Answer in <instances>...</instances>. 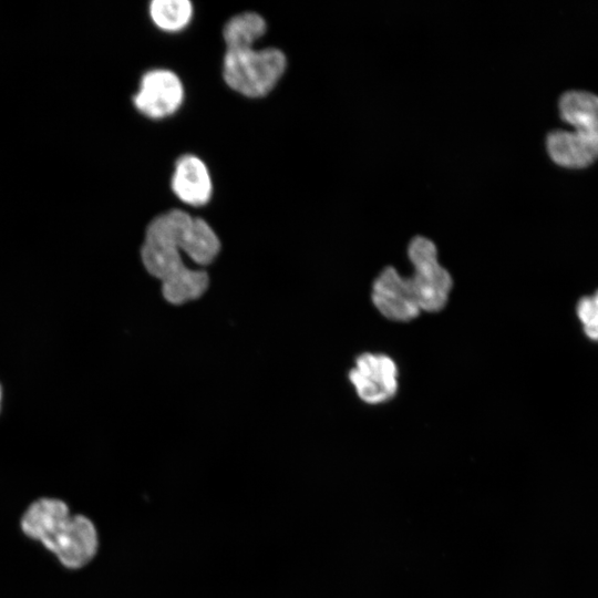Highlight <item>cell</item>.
I'll list each match as a JSON object with an SVG mask.
<instances>
[{"label":"cell","mask_w":598,"mask_h":598,"mask_svg":"<svg viewBox=\"0 0 598 598\" xmlns=\"http://www.w3.org/2000/svg\"><path fill=\"white\" fill-rule=\"evenodd\" d=\"M577 315L587 337L598 340V291L585 297L577 305Z\"/></svg>","instance_id":"11"},{"label":"cell","mask_w":598,"mask_h":598,"mask_svg":"<svg viewBox=\"0 0 598 598\" xmlns=\"http://www.w3.org/2000/svg\"><path fill=\"white\" fill-rule=\"evenodd\" d=\"M561 118L576 127L569 132L574 142L592 159L598 157V96L569 91L559 100Z\"/></svg>","instance_id":"7"},{"label":"cell","mask_w":598,"mask_h":598,"mask_svg":"<svg viewBox=\"0 0 598 598\" xmlns=\"http://www.w3.org/2000/svg\"><path fill=\"white\" fill-rule=\"evenodd\" d=\"M184 99V87L171 70L156 69L146 72L133 101L135 107L150 118H163L174 114Z\"/></svg>","instance_id":"6"},{"label":"cell","mask_w":598,"mask_h":598,"mask_svg":"<svg viewBox=\"0 0 598 598\" xmlns=\"http://www.w3.org/2000/svg\"><path fill=\"white\" fill-rule=\"evenodd\" d=\"M72 513L62 497L39 496L22 512L19 528L25 538L41 546Z\"/></svg>","instance_id":"8"},{"label":"cell","mask_w":598,"mask_h":598,"mask_svg":"<svg viewBox=\"0 0 598 598\" xmlns=\"http://www.w3.org/2000/svg\"><path fill=\"white\" fill-rule=\"evenodd\" d=\"M398 369L385 354L362 353L355 359V367L349 379L359 398L369 404L389 401L398 390Z\"/></svg>","instance_id":"5"},{"label":"cell","mask_w":598,"mask_h":598,"mask_svg":"<svg viewBox=\"0 0 598 598\" xmlns=\"http://www.w3.org/2000/svg\"><path fill=\"white\" fill-rule=\"evenodd\" d=\"M172 189L185 204L203 206L212 197L213 184L205 163L195 155L177 158L172 176Z\"/></svg>","instance_id":"9"},{"label":"cell","mask_w":598,"mask_h":598,"mask_svg":"<svg viewBox=\"0 0 598 598\" xmlns=\"http://www.w3.org/2000/svg\"><path fill=\"white\" fill-rule=\"evenodd\" d=\"M219 249L217 235L204 219L172 209L148 224L141 256L146 270L162 281L164 298L181 305L199 298L209 281L205 271L192 270L184 265L181 250L205 266L215 259Z\"/></svg>","instance_id":"1"},{"label":"cell","mask_w":598,"mask_h":598,"mask_svg":"<svg viewBox=\"0 0 598 598\" xmlns=\"http://www.w3.org/2000/svg\"><path fill=\"white\" fill-rule=\"evenodd\" d=\"M150 17L157 28L167 32L184 29L193 17L188 0H154L150 3Z\"/></svg>","instance_id":"10"},{"label":"cell","mask_w":598,"mask_h":598,"mask_svg":"<svg viewBox=\"0 0 598 598\" xmlns=\"http://www.w3.org/2000/svg\"><path fill=\"white\" fill-rule=\"evenodd\" d=\"M266 22L256 12H243L231 17L224 25L226 51L223 76L226 84L247 97L268 94L282 76L287 59L276 48L252 49V44L266 32Z\"/></svg>","instance_id":"3"},{"label":"cell","mask_w":598,"mask_h":598,"mask_svg":"<svg viewBox=\"0 0 598 598\" xmlns=\"http://www.w3.org/2000/svg\"><path fill=\"white\" fill-rule=\"evenodd\" d=\"M408 254L414 274L403 278L388 266L374 280L372 301L388 319L408 321L421 310L435 312L444 308L452 288V278L437 261L436 247L423 236L414 237Z\"/></svg>","instance_id":"2"},{"label":"cell","mask_w":598,"mask_h":598,"mask_svg":"<svg viewBox=\"0 0 598 598\" xmlns=\"http://www.w3.org/2000/svg\"><path fill=\"white\" fill-rule=\"evenodd\" d=\"M4 404H6V389H4V384L0 381V416L3 413Z\"/></svg>","instance_id":"12"},{"label":"cell","mask_w":598,"mask_h":598,"mask_svg":"<svg viewBox=\"0 0 598 598\" xmlns=\"http://www.w3.org/2000/svg\"><path fill=\"white\" fill-rule=\"evenodd\" d=\"M100 539L93 520L72 513L41 546L68 570L86 567L96 556Z\"/></svg>","instance_id":"4"}]
</instances>
